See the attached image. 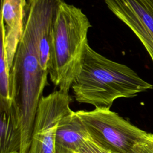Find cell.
<instances>
[{"label":"cell","instance_id":"obj_1","mask_svg":"<svg viewBox=\"0 0 153 153\" xmlns=\"http://www.w3.org/2000/svg\"><path fill=\"white\" fill-rule=\"evenodd\" d=\"M40 40L39 0H26L23 32L10 71L13 99L20 112V153H29L37 109L48 85V72L41 62Z\"/></svg>","mask_w":153,"mask_h":153},{"label":"cell","instance_id":"obj_2","mask_svg":"<svg viewBox=\"0 0 153 153\" xmlns=\"http://www.w3.org/2000/svg\"><path fill=\"white\" fill-rule=\"evenodd\" d=\"M71 88L78 102L111 108L117 99L133 97L153 85L130 67L106 58L87 44Z\"/></svg>","mask_w":153,"mask_h":153},{"label":"cell","instance_id":"obj_3","mask_svg":"<svg viewBox=\"0 0 153 153\" xmlns=\"http://www.w3.org/2000/svg\"><path fill=\"white\" fill-rule=\"evenodd\" d=\"M91 25L82 10L65 1L59 5L53 25L48 63L51 81L69 93L79 74Z\"/></svg>","mask_w":153,"mask_h":153},{"label":"cell","instance_id":"obj_4","mask_svg":"<svg viewBox=\"0 0 153 153\" xmlns=\"http://www.w3.org/2000/svg\"><path fill=\"white\" fill-rule=\"evenodd\" d=\"M77 114L84 123L92 140L103 148L117 153H130L149 133L133 125L108 108L79 110Z\"/></svg>","mask_w":153,"mask_h":153},{"label":"cell","instance_id":"obj_5","mask_svg":"<svg viewBox=\"0 0 153 153\" xmlns=\"http://www.w3.org/2000/svg\"><path fill=\"white\" fill-rule=\"evenodd\" d=\"M69 93L56 90L42 96L33 124L29 153H56L55 139L61 119L72 109Z\"/></svg>","mask_w":153,"mask_h":153},{"label":"cell","instance_id":"obj_6","mask_svg":"<svg viewBox=\"0 0 153 153\" xmlns=\"http://www.w3.org/2000/svg\"><path fill=\"white\" fill-rule=\"evenodd\" d=\"M103 1L110 11L138 38L153 63V1Z\"/></svg>","mask_w":153,"mask_h":153},{"label":"cell","instance_id":"obj_7","mask_svg":"<svg viewBox=\"0 0 153 153\" xmlns=\"http://www.w3.org/2000/svg\"><path fill=\"white\" fill-rule=\"evenodd\" d=\"M26 2V0H1V17L5 25V44L10 71L23 32Z\"/></svg>","mask_w":153,"mask_h":153},{"label":"cell","instance_id":"obj_8","mask_svg":"<svg viewBox=\"0 0 153 153\" xmlns=\"http://www.w3.org/2000/svg\"><path fill=\"white\" fill-rule=\"evenodd\" d=\"M90 138L88 130L77 114L72 110L60 121L55 139L56 153H75Z\"/></svg>","mask_w":153,"mask_h":153},{"label":"cell","instance_id":"obj_9","mask_svg":"<svg viewBox=\"0 0 153 153\" xmlns=\"http://www.w3.org/2000/svg\"><path fill=\"white\" fill-rule=\"evenodd\" d=\"M21 145L20 109L1 111L0 153H20Z\"/></svg>","mask_w":153,"mask_h":153},{"label":"cell","instance_id":"obj_10","mask_svg":"<svg viewBox=\"0 0 153 153\" xmlns=\"http://www.w3.org/2000/svg\"><path fill=\"white\" fill-rule=\"evenodd\" d=\"M5 25L2 18L1 17L0 111L8 112L13 108H19L15 106L12 96L10 69L8 66L7 57L5 44Z\"/></svg>","mask_w":153,"mask_h":153},{"label":"cell","instance_id":"obj_11","mask_svg":"<svg viewBox=\"0 0 153 153\" xmlns=\"http://www.w3.org/2000/svg\"><path fill=\"white\" fill-rule=\"evenodd\" d=\"M130 153H153V146L146 138L136 144Z\"/></svg>","mask_w":153,"mask_h":153},{"label":"cell","instance_id":"obj_12","mask_svg":"<svg viewBox=\"0 0 153 153\" xmlns=\"http://www.w3.org/2000/svg\"><path fill=\"white\" fill-rule=\"evenodd\" d=\"M147 139L153 146V134L149 133L148 136L147 137Z\"/></svg>","mask_w":153,"mask_h":153},{"label":"cell","instance_id":"obj_13","mask_svg":"<svg viewBox=\"0 0 153 153\" xmlns=\"http://www.w3.org/2000/svg\"><path fill=\"white\" fill-rule=\"evenodd\" d=\"M75 153H81V152H79V151H78V152H76Z\"/></svg>","mask_w":153,"mask_h":153},{"label":"cell","instance_id":"obj_14","mask_svg":"<svg viewBox=\"0 0 153 153\" xmlns=\"http://www.w3.org/2000/svg\"><path fill=\"white\" fill-rule=\"evenodd\" d=\"M152 1H153V0H152Z\"/></svg>","mask_w":153,"mask_h":153}]
</instances>
